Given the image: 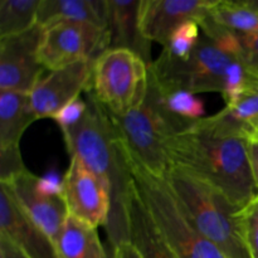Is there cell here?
I'll use <instances>...</instances> for the list:
<instances>
[{
  "label": "cell",
  "instance_id": "1",
  "mask_svg": "<svg viewBox=\"0 0 258 258\" xmlns=\"http://www.w3.org/2000/svg\"><path fill=\"white\" fill-rule=\"evenodd\" d=\"M252 134L222 110L169 136L166 151L171 165L211 184L243 208L258 196L248 160Z\"/></svg>",
  "mask_w": 258,
  "mask_h": 258
},
{
  "label": "cell",
  "instance_id": "2",
  "mask_svg": "<svg viewBox=\"0 0 258 258\" xmlns=\"http://www.w3.org/2000/svg\"><path fill=\"white\" fill-rule=\"evenodd\" d=\"M88 108L82 122L63 135L70 156L82 163L107 184L111 209L105 228L113 246L128 241L127 203L134 185L125 151L105 108L87 91Z\"/></svg>",
  "mask_w": 258,
  "mask_h": 258
},
{
  "label": "cell",
  "instance_id": "3",
  "mask_svg": "<svg viewBox=\"0 0 258 258\" xmlns=\"http://www.w3.org/2000/svg\"><path fill=\"white\" fill-rule=\"evenodd\" d=\"M202 34L198 45L185 59L161 52L148 67L149 76L164 90H184L191 93H223L228 68L241 58L238 35L222 29L208 14L199 22Z\"/></svg>",
  "mask_w": 258,
  "mask_h": 258
},
{
  "label": "cell",
  "instance_id": "4",
  "mask_svg": "<svg viewBox=\"0 0 258 258\" xmlns=\"http://www.w3.org/2000/svg\"><path fill=\"white\" fill-rule=\"evenodd\" d=\"M185 216L199 233L228 258H252L239 228V211L226 194L179 166L170 165L165 178Z\"/></svg>",
  "mask_w": 258,
  "mask_h": 258
},
{
  "label": "cell",
  "instance_id": "5",
  "mask_svg": "<svg viewBox=\"0 0 258 258\" xmlns=\"http://www.w3.org/2000/svg\"><path fill=\"white\" fill-rule=\"evenodd\" d=\"M126 158L144 204L176 257L228 258L219 247L199 233L190 223L165 179L154 176L127 155Z\"/></svg>",
  "mask_w": 258,
  "mask_h": 258
},
{
  "label": "cell",
  "instance_id": "6",
  "mask_svg": "<svg viewBox=\"0 0 258 258\" xmlns=\"http://www.w3.org/2000/svg\"><path fill=\"white\" fill-rule=\"evenodd\" d=\"M108 116L126 155L154 176L165 178L171 165L166 140L176 130L149 92L143 103L125 115Z\"/></svg>",
  "mask_w": 258,
  "mask_h": 258
},
{
  "label": "cell",
  "instance_id": "7",
  "mask_svg": "<svg viewBox=\"0 0 258 258\" xmlns=\"http://www.w3.org/2000/svg\"><path fill=\"white\" fill-rule=\"evenodd\" d=\"M148 64L127 49H106L92 66L90 92L111 115L121 116L145 101Z\"/></svg>",
  "mask_w": 258,
  "mask_h": 258
},
{
  "label": "cell",
  "instance_id": "8",
  "mask_svg": "<svg viewBox=\"0 0 258 258\" xmlns=\"http://www.w3.org/2000/svg\"><path fill=\"white\" fill-rule=\"evenodd\" d=\"M4 184L24 213L44 231L52 241L57 242L70 212L63 196V181L49 173L38 178L24 170Z\"/></svg>",
  "mask_w": 258,
  "mask_h": 258
},
{
  "label": "cell",
  "instance_id": "9",
  "mask_svg": "<svg viewBox=\"0 0 258 258\" xmlns=\"http://www.w3.org/2000/svg\"><path fill=\"white\" fill-rule=\"evenodd\" d=\"M39 60L50 72L92 60L108 48L107 30L88 23L57 22L43 28Z\"/></svg>",
  "mask_w": 258,
  "mask_h": 258
},
{
  "label": "cell",
  "instance_id": "10",
  "mask_svg": "<svg viewBox=\"0 0 258 258\" xmlns=\"http://www.w3.org/2000/svg\"><path fill=\"white\" fill-rule=\"evenodd\" d=\"M43 27L0 38V91L30 93L45 68L39 60Z\"/></svg>",
  "mask_w": 258,
  "mask_h": 258
},
{
  "label": "cell",
  "instance_id": "11",
  "mask_svg": "<svg viewBox=\"0 0 258 258\" xmlns=\"http://www.w3.org/2000/svg\"><path fill=\"white\" fill-rule=\"evenodd\" d=\"M63 196L71 216L93 228L106 226L111 209V196L107 184L91 171L77 156L63 176Z\"/></svg>",
  "mask_w": 258,
  "mask_h": 258
},
{
  "label": "cell",
  "instance_id": "12",
  "mask_svg": "<svg viewBox=\"0 0 258 258\" xmlns=\"http://www.w3.org/2000/svg\"><path fill=\"white\" fill-rule=\"evenodd\" d=\"M92 66V60H81L40 78L29 93L37 118H53L64 106L81 97V93L87 92L91 87Z\"/></svg>",
  "mask_w": 258,
  "mask_h": 258
},
{
  "label": "cell",
  "instance_id": "13",
  "mask_svg": "<svg viewBox=\"0 0 258 258\" xmlns=\"http://www.w3.org/2000/svg\"><path fill=\"white\" fill-rule=\"evenodd\" d=\"M214 0H141L140 25L144 37L165 45L171 33L188 20L201 22Z\"/></svg>",
  "mask_w": 258,
  "mask_h": 258
},
{
  "label": "cell",
  "instance_id": "14",
  "mask_svg": "<svg viewBox=\"0 0 258 258\" xmlns=\"http://www.w3.org/2000/svg\"><path fill=\"white\" fill-rule=\"evenodd\" d=\"M0 234L29 258H59L52 238L24 213L4 184H0Z\"/></svg>",
  "mask_w": 258,
  "mask_h": 258
},
{
  "label": "cell",
  "instance_id": "15",
  "mask_svg": "<svg viewBox=\"0 0 258 258\" xmlns=\"http://www.w3.org/2000/svg\"><path fill=\"white\" fill-rule=\"evenodd\" d=\"M141 0H107V49H127L149 66L153 64L151 42L140 25Z\"/></svg>",
  "mask_w": 258,
  "mask_h": 258
},
{
  "label": "cell",
  "instance_id": "16",
  "mask_svg": "<svg viewBox=\"0 0 258 258\" xmlns=\"http://www.w3.org/2000/svg\"><path fill=\"white\" fill-rule=\"evenodd\" d=\"M127 228L128 241L138 248L141 258H178L161 236L135 183L127 203Z\"/></svg>",
  "mask_w": 258,
  "mask_h": 258
},
{
  "label": "cell",
  "instance_id": "17",
  "mask_svg": "<svg viewBox=\"0 0 258 258\" xmlns=\"http://www.w3.org/2000/svg\"><path fill=\"white\" fill-rule=\"evenodd\" d=\"M57 22L88 23L106 29L107 0H40L38 24L44 28Z\"/></svg>",
  "mask_w": 258,
  "mask_h": 258
},
{
  "label": "cell",
  "instance_id": "18",
  "mask_svg": "<svg viewBox=\"0 0 258 258\" xmlns=\"http://www.w3.org/2000/svg\"><path fill=\"white\" fill-rule=\"evenodd\" d=\"M35 120L29 93L0 91V149L19 146L24 131Z\"/></svg>",
  "mask_w": 258,
  "mask_h": 258
},
{
  "label": "cell",
  "instance_id": "19",
  "mask_svg": "<svg viewBox=\"0 0 258 258\" xmlns=\"http://www.w3.org/2000/svg\"><path fill=\"white\" fill-rule=\"evenodd\" d=\"M55 247L59 258H95L103 244L97 228L70 214Z\"/></svg>",
  "mask_w": 258,
  "mask_h": 258
},
{
  "label": "cell",
  "instance_id": "20",
  "mask_svg": "<svg viewBox=\"0 0 258 258\" xmlns=\"http://www.w3.org/2000/svg\"><path fill=\"white\" fill-rule=\"evenodd\" d=\"M208 17L222 29L236 35H249L258 32V12L246 0H214Z\"/></svg>",
  "mask_w": 258,
  "mask_h": 258
},
{
  "label": "cell",
  "instance_id": "21",
  "mask_svg": "<svg viewBox=\"0 0 258 258\" xmlns=\"http://www.w3.org/2000/svg\"><path fill=\"white\" fill-rule=\"evenodd\" d=\"M40 0H0V38L34 27Z\"/></svg>",
  "mask_w": 258,
  "mask_h": 258
},
{
  "label": "cell",
  "instance_id": "22",
  "mask_svg": "<svg viewBox=\"0 0 258 258\" xmlns=\"http://www.w3.org/2000/svg\"><path fill=\"white\" fill-rule=\"evenodd\" d=\"M234 121L256 133L258 125V78H254L232 103L223 108Z\"/></svg>",
  "mask_w": 258,
  "mask_h": 258
},
{
  "label": "cell",
  "instance_id": "23",
  "mask_svg": "<svg viewBox=\"0 0 258 258\" xmlns=\"http://www.w3.org/2000/svg\"><path fill=\"white\" fill-rule=\"evenodd\" d=\"M201 34L199 23L197 20H188L171 33L166 44L163 47V53L176 59H185L198 45Z\"/></svg>",
  "mask_w": 258,
  "mask_h": 258
},
{
  "label": "cell",
  "instance_id": "24",
  "mask_svg": "<svg viewBox=\"0 0 258 258\" xmlns=\"http://www.w3.org/2000/svg\"><path fill=\"white\" fill-rule=\"evenodd\" d=\"M239 228L252 258H258V196L239 211Z\"/></svg>",
  "mask_w": 258,
  "mask_h": 258
},
{
  "label": "cell",
  "instance_id": "25",
  "mask_svg": "<svg viewBox=\"0 0 258 258\" xmlns=\"http://www.w3.org/2000/svg\"><path fill=\"white\" fill-rule=\"evenodd\" d=\"M88 103L81 97L76 98L71 103L62 108L57 115L53 117V120L57 122L59 126L60 131L63 135L72 131L73 128L77 127L81 122H82L83 117H85L86 112H87Z\"/></svg>",
  "mask_w": 258,
  "mask_h": 258
},
{
  "label": "cell",
  "instance_id": "26",
  "mask_svg": "<svg viewBox=\"0 0 258 258\" xmlns=\"http://www.w3.org/2000/svg\"><path fill=\"white\" fill-rule=\"evenodd\" d=\"M24 170L27 168L23 164L19 146L0 149V183H9Z\"/></svg>",
  "mask_w": 258,
  "mask_h": 258
},
{
  "label": "cell",
  "instance_id": "27",
  "mask_svg": "<svg viewBox=\"0 0 258 258\" xmlns=\"http://www.w3.org/2000/svg\"><path fill=\"white\" fill-rule=\"evenodd\" d=\"M241 43V59L247 70L258 78V32L249 35H238Z\"/></svg>",
  "mask_w": 258,
  "mask_h": 258
},
{
  "label": "cell",
  "instance_id": "28",
  "mask_svg": "<svg viewBox=\"0 0 258 258\" xmlns=\"http://www.w3.org/2000/svg\"><path fill=\"white\" fill-rule=\"evenodd\" d=\"M248 160L254 185L258 191V134L253 133L248 138Z\"/></svg>",
  "mask_w": 258,
  "mask_h": 258
},
{
  "label": "cell",
  "instance_id": "29",
  "mask_svg": "<svg viewBox=\"0 0 258 258\" xmlns=\"http://www.w3.org/2000/svg\"><path fill=\"white\" fill-rule=\"evenodd\" d=\"M0 258H29L9 238L0 234Z\"/></svg>",
  "mask_w": 258,
  "mask_h": 258
},
{
  "label": "cell",
  "instance_id": "30",
  "mask_svg": "<svg viewBox=\"0 0 258 258\" xmlns=\"http://www.w3.org/2000/svg\"><path fill=\"white\" fill-rule=\"evenodd\" d=\"M115 247L116 258H141L138 248L131 242H122Z\"/></svg>",
  "mask_w": 258,
  "mask_h": 258
},
{
  "label": "cell",
  "instance_id": "31",
  "mask_svg": "<svg viewBox=\"0 0 258 258\" xmlns=\"http://www.w3.org/2000/svg\"><path fill=\"white\" fill-rule=\"evenodd\" d=\"M95 258H116L115 254V247L107 241V243L103 244L102 248L97 252Z\"/></svg>",
  "mask_w": 258,
  "mask_h": 258
},
{
  "label": "cell",
  "instance_id": "32",
  "mask_svg": "<svg viewBox=\"0 0 258 258\" xmlns=\"http://www.w3.org/2000/svg\"><path fill=\"white\" fill-rule=\"evenodd\" d=\"M246 3L249 5V7H252L253 9H256L258 12V0H246Z\"/></svg>",
  "mask_w": 258,
  "mask_h": 258
},
{
  "label": "cell",
  "instance_id": "33",
  "mask_svg": "<svg viewBox=\"0 0 258 258\" xmlns=\"http://www.w3.org/2000/svg\"><path fill=\"white\" fill-rule=\"evenodd\" d=\"M256 133L258 134V125H257V127H256Z\"/></svg>",
  "mask_w": 258,
  "mask_h": 258
}]
</instances>
